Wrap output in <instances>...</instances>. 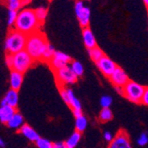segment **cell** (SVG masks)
Wrapping results in <instances>:
<instances>
[{
    "mask_svg": "<svg viewBox=\"0 0 148 148\" xmlns=\"http://www.w3.org/2000/svg\"><path fill=\"white\" fill-rule=\"evenodd\" d=\"M41 23L37 20L35 10L25 8L19 12L18 17L14 24V29L18 31L29 36L41 28Z\"/></svg>",
    "mask_w": 148,
    "mask_h": 148,
    "instance_id": "6da1fadb",
    "label": "cell"
},
{
    "mask_svg": "<svg viewBox=\"0 0 148 148\" xmlns=\"http://www.w3.org/2000/svg\"><path fill=\"white\" fill-rule=\"evenodd\" d=\"M49 45V42L44 33L38 30L29 36H28L25 51L36 60H42L43 55Z\"/></svg>",
    "mask_w": 148,
    "mask_h": 148,
    "instance_id": "7a4b0ae2",
    "label": "cell"
},
{
    "mask_svg": "<svg viewBox=\"0 0 148 148\" xmlns=\"http://www.w3.org/2000/svg\"><path fill=\"white\" fill-rule=\"evenodd\" d=\"M28 36L18 31L14 28L11 29L6 36L5 42V49L7 53L15 54L17 52L24 51L26 48Z\"/></svg>",
    "mask_w": 148,
    "mask_h": 148,
    "instance_id": "3957f363",
    "label": "cell"
},
{
    "mask_svg": "<svg viewBox=\"0 0 148 148\" xmlns=\"http://www.w3.org/2000/svg\"><path fill=\"white\" fill-rule=\"evenodd\" d=\"M145 90V87L130 80L128 84L123 87V96L130 102L141 104Z\"/></svg>",
    "mask_w": 148,
    "mask_h": 148,
    "instance_id": "277c9868",
    "label": "cell"
},
{
    "mask_svg": "<svg viewBox=\"0 0 148 148\" xmlns=\"http://www.w3.org/2000/svg\"><path fill=\"white\" fill-rule=\"evenodd\" d=\"M35 60L25 50L13 54V66L12 70H15L24 74L30 69Z\"/></svg>",
    "mask_w": 148,
    "mask_h": 148,
    "instance_id": "5b68a950",
    "label": "cell"
},
{
    "mask_svg": "<svg viewBox=\"0 0 148 148\" xmlns=\"http://www.w3.org/2000/svg\"><path fill=\"white\" fill-rule=\"evenodd\" d=\"M54 72H55L56 81H57L60 88L66 87V85H69V84H74L78 80V77L72 71L69 66H65V68L60 69Z\"/></svg>",
    "mask_w": 148,
    "mask_h": 148,
    "instance_id": "8992f818",
    "label": "cell"
},
{
    "mask_svg": "<svg viewBox=\"0 0 148 148\" xmlns=\"http://www.w3.org/2000/svg\"><path fill=\"white\" fill-rule=\"evenodd\" d=\"M75 12L76 17L79 21L80 25L83 27V29L88 28L90 19V10L89 7L85 6L81 0H77L75 5Z\"/></svg>",
    "mask_w": 148,
    "mask_h": 148,
    "instance_id": "52a82bcc",
    "label": "cell"
},
{
    "mask_svg": "<svg viewBox=\"0 0 148 148\" xmlns=\"http://www.w3.org/2000/svg\"><path fill=\"white\" fill-rule=\"evenodd\" d=\"M72 60L69 55L66 53L56 51L54 56L50 60L49 64L53 71H57L60 69H63L65 66H68L69 63H71Z\"/></svg>",
    "mask_w": 148,
    "mask_h": 148,
    "instance_id": "ba28073f",
    "label": "cell"
},
{
    "mask_svg": "<svg viewBox=\"0 0 148 148\" xmlns=\"http://www.w3.org/2000/svg\"><path fill=\"white\" fill-rule=\"evenodd\" d=\"M96 65L98 66L99 70L107 78H109L113 73L117 69V65L109 57L105 55L103 58H101L98 62H96Z\"/></svg>",
    "mask_w": 148,
    "mask_h": 148,
    "instance_id": "9c48e42d",
    "label": "cell"
},
{
    "mask_svg": "<svg viewBox=\"0 0 148 148\" xmlns=\"http://www.w3.org/2000/svg\"><path fill=\"white\" fill-rule=\"evenodd\" d=\"M107 148H132V145L128 133L122 130H120L116 136L111 141Z\"/></svg>",
    "mask_w": 148,
    "mask_h": 148,
    "instance_id": "30bf717a",
    "label": "cell"
},
{
    "mask_svg": "<svg viewBox=\"0 0 148 148\" xmlns=\"http://www.w3.org/2000/svg\"><path fill=\"white\" fill-rule=\"evenodd\" d=\"M110 82L114 84V86H118V87H124L128 82L130 81L128 75L126 72L120 66H117L115 71L113 73V75L109 77Z\"/></svg>",
    "mask_w": 148,
    "mask_h": 148,
    "instance_id": "8fae6325",
    "label": "cell"
},
{
    "mask_svg": "<svg viewBox=\"0 0 148 148\" xmlns=\"http://www.w3.org/2000/svg\"><path fill=\"white\" fill-rule=\"evenodd\" d=\"M18 103H19V92H18V90L10 89L6 92L4 99L1 100V104H0V106H10L12 107L17 108Z\"/></svg>",
    "mask_w": 148,
    "mask_h": 148,
    "instance_id": "7c38bea8",
    "label": "cell"
},
{
    "mask_svg": "<svg viewBox=\"0 0 148 148\" xmlns=\"http://www.w3.org/2000/svg\"><path fill=\"white\" fill-rule=\"evenodd\" d=\"M83 40L85 47L88 50H90L92 48H95L97 46V42H96V38L93 35V32L91 31V29L89 28H84L83 29Z\"/></svg>",
    "mask_w": 148,
    "mask_h": 148,
    "instance_id": "4fadbf2b",
    "label": "cell"
},
{
    "mask_svg": "<svg viewBox=\"0 0 148 148\" xmlns=\"http://www.w3.org/2000/svg\"><path fill=\"white\" fill-rule=\"evenodd\" d=\"M23 78H24V74L15 71V70H11L10 74V86L11 89L19 90L22 85L23 83Z\"/></svg>",
    "mask_w": 148,
    "mask_h": 148,
    "instance_id": "5bb4252c",
    "label": "cell"
},
{
    "mask_svg": "<svg viewBox=\"0 0 148 148\" xmlns=\"http://www.w3.org/2000/svg\"><path fill=\"white\" fill-rule=\"evenodd\" d=\"M17 113L14 107L10 106H0V122L7 124L11 118Z\"/></svg>",
    "mask_w": 148,
    "mask_h": 148,
    "instance_id": "9a60e30c",
    "label": "cell"
},
{
    "mask_svg": "<svg viewBox=\"0 0 148 148\" xmlns=\"http://www.w3.org/2000/svg\"><path fill=\"white\" fill-rule=\"evenodd\" d=\"M19 131L21 135H23L26 138H28L31 142L36 143L40 138L39 134L31 126H29L28 124H24Z\"/></svg>",
    "mask_w": 148,
    "mask_h": 148,
    "instance_id": "2e32d148",
    "label": "cell"
},
{
    "mask_svg": "<svg viewBox=\"0 0 148 148\" xmlns=\"http://www.w3.org/2000/svg\"><path fill=\"white\" fill-rule=\"evenodd\" d=\"M68 104L70 108L73 111L75 110H82V104H81L80 100L75 97L73 90L70 88H68Z\"/></svg>",
    "mask_w": 148,
    "mask_h": 148,
    "instance_id": "e0dca14e",
    "label": "cell"
},
{
    "mask_svg": "<svg viewBox=\"0 0 148 148\" xmlns=\"http://www.w3.org/2000/svg\"><path fill=\"white\" fill-rule=\"evenodd\" d=\"M24 118L23 116L19 113L17 112L14 115H13L11 120L8 122V123L6 124L9 128L11 129H13V130H20L21 128L24 125Z\"/></svg>",
    "mask_w": 148,
    "mask_h": 148,
    "instance_id": "ac0fdd59",
    "label": "cell"
},
{
    "mask_svg": "<svg viewBox=\"0 0 148 148\" xmlns=\"http://www.w3.org/2000/svg\"><path fill=\"white\" fill-rule=\"evenodd\" d=\"M81 138H82V133L75 130L71 134L70 137L65 142H66V145L68 146V148H75L78 145V144L80 143Z\"/></svg>",
    "mask_w": 148,
    "mask_h": 148,
    "instance_id": "d6986e66",
    "label": "cell"
},
{
    "mask_svg": "<svg viewBox=\"0 0 148 148\" xmlns=\"http://www.w3.org/2000/svg\"><path fill=\"white\" fill-rule=\"evenodd\" d=\"M75 130L76 131H79L81 133H83L86 129H87V126H88V120L87 118L82 114L78 117L75 118Z\"/></svg>",
    "mask_w": 148,
    "mask_h": 148,
    "instance_id": "ffe728a7",
    "label": "cell"
},
{
    "mask_svg": "<svg viewBox=\"0 0 148 148\" xmlns=\"http://www.w3.org/2000/svg\"><path fill=\"white\" fill-rule=\"evenodd\" d=\"M114 114L110 108H102L99 114V120L102 123H108L113 120Z\"/></svg>",
    "mask_w": 148,
    "mask_h": 148,
    "instance_id": "44dd1931",
    "label": "cell"
},
{
    "mask_svg": "<svg viewBox=\"0 0 148 148\" xmlns=\"http://www.w3.org/2000/svg\"><path fill=\"white\" fill-rule=\"evenodd\" d=\"M88 51H89V55H90V59L95 63L98 62L101 58H103L105 56L103 51L98 46H96L95 48H92L90 50H88Z\"/></svg>",
    "mask_w": 148,
    "mask_h": 148,
    "instance_id": "7402d4cb",
    "label": "cell"
},
{
    "mask_svg": "<svg viewBox=\"0 0 148 148\" xmlns=\"http://www.w3.org/2000/svg\"><path fill=\"white\" fill-rule=\"evenodd\" d=\"M70 68L72 69V71L75 74V75L77 77H80L84 75V66L82 65L80 61H77V60H72L71 63H70Z\"/></svg>",
    "mask_w": 148,
    "mask_h": 148,
    "instance_id": "603a6c76",
    "label": "cell"
},
{
    "mask_svg": "<svg viewBox=\"0 0 148 148\" xmlns=\"http://www.w3.org/2000/svg\"><path fill=\"white\" fill-rule=\"evenodd\" d=\"M35 13H36V16L37 20L39 21V22L41 23V25H42L45 22V19L47 17V13H48L47 8H45V6L37 7L35 10Z\"/></svg>",
    "mask_w": 148,
    "mask_h": 148,
    "instance_id": "cb8c5ba5",
    "label": "cell"
},
{
    "mask_svg": "<svg viewBox=\"0 0 148 148\" xmlns=\"http://www.w3.org/2000/svg\"><path fill=\"white\" fill-rule=\"evenodd\" d=\"M55 49L54 47H53V45H51V44H49V45L47 46L45 53H44V55H43V61H45V62H50V60L53 58V56H54L55 54Z\"/></svg>",
    "mask_w": 148,
    "mask_h": 148,
    "instance_id": "d4e9b609",
    "label": "cell"
},
{
    "mask_svg": "<svg viewBox=\"0 0 148 148\" xmlns=\"http://www.w3.org/2000/svg\"><path fill=\"white\" fill-rule=\"evenodd\" d=\"M36 145L37 148H52L53 147V143H51L50 140L44 138H40L36 142Z\"/></svg>",
    "mask_w": 148,
    "mask_h": 148,
    "instance_id": "484cf974",
    "label": "cell"
},
{
    "mask_svg": "<svg viewBox=\"0 0 148 148\" xmlns=\"http://www.w3.org/2000/svg\"><path fill=\"white\" fill-rule=\"evenodd\" d=\"M18 13H19L18 11H13V10L8 11V20H7L8 26H14L18 17Z\"/></svg>",
    "mask_w": 148,
    "mask_h": 148,
    "instance_id": "4316f807",
    "label": "cell"
},
{
    "mask_svg": "<svg viewBox=\"0 0 148 148\" xmlns=\"http://www.w3.org/2000/svg\"><path fill=\"white\" fill-rule=\"evenodd\" d=\"M113 103V99L108 95H104L100 99V105L102 108H110V106Z\"/></svg>",
    "mask_w": 148,
    "mask_h": 148,
    "instance_id": "83f0119b",
    "label": "cell"
},
{
    "mask_svg": "<svg viewBox=\"0 0 148 148\" xmlns=\"http://www.w3.org/2000/svg\"><path fill=\"white\" fill-rule=\"evenodd\" d=\"M137 144L140 146H145L148 144V134L145 132L141 133L137 139Z\"/></svg>",
    "mask_w": 148,
    "mask_h": 148,
    "instance_id": "f1b7e54d",
    "label": "cell"
},
{
    "mask_svg": "<svg viewBox=\"0 0 148 148\" xmlns=\"http://www.w3.org/2000/svg\"><path fill=\"white\" fill-rule=\"evenodd\" d=\"M5 64L11 70L12 69V66H13V54H11V53H6V55H5Z\"/></svg>",
    "mask_w": 148,
    "mask_h": 148,
    "instance_id": "f546056e",
    "label": "cell"
},
{
    "mask_svg": "<svg viewBox=\"0 0 148 148\" xmlns=\"http://www.w3.org/2000/svg\"><path fill=\"white\" fill-rule=\"evenodd\" d=\"M114 136H113V134H112V132H110V131H105L104 132V139L106 140V141H107V142H111V141H113V139H114Z\"/></svg>",
    "mask_w": 148,
    "mask_h": 148,
    "instance_id": "4dcf8cb0",
    "label": "cell"
},
{
    "mask_svg": "<svg viewBox=\"0 0 148 148\" xmlns=\"http://www.w3.org/2000/svg\"><path fill=\"white\" fill-rule=\"evenodd\" d=\"M141 104L148 106V87H146L145 90L144 95H143V98H142V101H141Z\"/></svg>",
    "mask_w": 148,
    "mask_h": 148,
    "instance_id": "1f68e13d",
    "label": "cell"
},
{
    "mask_svg": "<svg viewBox=\"0 0 148 148\" xmlns=\"http://www.w3.org/2000/svg\"><path fill=\"white\" fill-rule=\"evenodd\" d=\"M52 148H68V146H66V142L59 141V142L53 143V147Z\"/></svg>",
    "mask_w": 148,
    "mask_h": 148,
    "instance_id": "d6a6232c",
    "label": "cell"
},
{
    "mask_svg": "<svg viewBox=\"0 0 148 148\" xmlns=\"http://www.w3.org/2000/svg\"><path fill=\"white\" fill-rule=\"evenodd\" d=\"M114 90H116L117 93L121 94V95L123 96V87H118V86H115L114 87Z\"/></svg>",
    "mask_w": 148,
    "mask_h": 148,
    "instance_id": "836d02e7",
    "label": "cell"
},
{
    "mask_svg": "<svg viewBox=\"0 0 148 148\" xmlns=\"http://www.w3.org/2000/svg\"><path fill=\"white\" fill-rule=\"evenodd\" d=\"M73 114H74V115H75V118L83 114L82 110H75V111H73Z\"/></svg>",
    "mask_w": 148,
    "mask_h": 148,
    "instance_id": "e575fe53",
    "label": "cell"
},
{
    "mask_svg": "<svg viewBox=\"0 0 148 148\" xmlns=\"http://www.w3.org/2000/svg\"><path fill=\"white\" fill-rule=\"evenodd\" d=\"M32 1V0H21V2L22 4V5H28L29 3H30Z\"/></svg>",
    "mask_w": 148,
    "mask_h": 148,
    "instance_id": "d590c367",
    "label": "cell"
},
{
    "mask_svg": "<svg viewBox=\"0 0 148 148\" xmlns=\"http://www.w3.org/2000/svg\"><path fill=\"white\" fill-rule=\"evenodd\" d=\"M5 141L0 138V147H5Z\"/></svg>",
    "mask_w": 148,
    "mask_h": 148,
    "instance_id": "8d00e7d4",
    "label": "cell"
},
{
    "mask_svg": "<svg viewBox=\"0 0 148 148\" xmlns=\"http://www.w3.org/2000/svg\"><path fill=\"white\" fill-rule=\"evenodd\" d=\"M143 2L145 5V6L147 7V9H148V0H143Z\"/></svg>",
    "mask_w": 148,
    "mask_h": 148,
    "instance_id": "74e56055",
    "label": "cell"
},
{
    "mask_svg": "<svg viewBox=\"0 0 148 148\" xmlns=\"http://www.w3.org/2000/svg\"><path fill=\"white\" fill-rule=\"evenodd\" d=\"M8 1H11V0H5V3H6V2H8Z\"/></svg>",
    "mask_w": 148,
    "mask_h": 148,
    "instance_id": "f35d334b",
    "label": "cell"
}]
</instances>
